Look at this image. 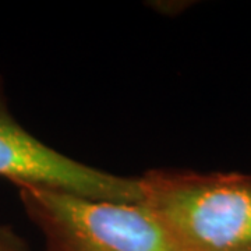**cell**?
Listing matches in <instances>:
<instances>
[{"mask_svg":"<svg viewBox=\"0 0 251 251\" xmlns=\"http://www.w3.org/2000/svg\"><path fill=\"white\" fill-rule=\"evenodd\" d=\"M0 176L20 186L53 188L81 197L141 202L140 177H125L75 161L27 131L10 113L0 88Z\"/></svg>","mask_w":251,"mask_h":251,"instance_id":"cell-3","label":"cell"},{"mask_svg":"<svg viewBox=\"0 0 251 251\" xmlns=\"http://www.w3.org/2000/svg\"><path fill=\"white\" fill-rule=\"evenodd\" d=\"M140 184L177 251H251V175L161 169Z\"/></svg>","mask_w":251,"mask_h":251,"instance_id":"cell-1","label":"cell"},{"mask_svg":"<svg viewBox=\"0 0 251 251\" xmlns=\"http://www.w3.org/2000/svg\"><path fill=\"white\" fill-rule=\"evenodd\" d=\"M18 188L50 251H177L143 202L95 200L36 186Z\"/></svg>","mask_w":251,"mask_h":251,"instance_id":"cell-2","label":"cell"},{"mask_svg":"<svg viewBox=\"0 0 251 251\" xmlns=\"http://www.w3.org/2000/svg\"><path fill=\"white\" fill-rule=\"evenodd\" d=\"M0 251H21L17 239L3 227H0Z\"/></svg>","mask_w":251,"mask_h":251,"instance_id":"cell-4","label":"cell"}]
</instances>
